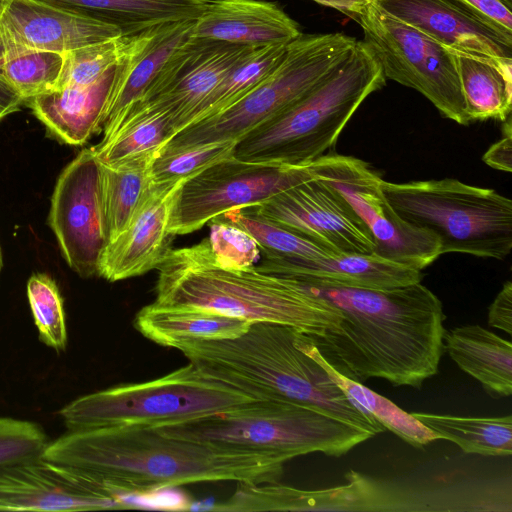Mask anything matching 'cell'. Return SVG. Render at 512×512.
<instances>
[{
	"label": "cell",
	"instance_id": "cell-22",
	"mask_svg": "<svg viewBox=\"0 0 512 512\" xmlns=\"http://www.w3.org/2000/svg\"><path fill=\"white\" fill-rule=\"evenodd\" d=\"M370 1L450 49L512 58L511 43L444 0Z\"/></svg>",
	"mask_w": 512,
	"mask_h": 512
},
{
	"label": "cell",
	"instance_id": "cell-36",
	"mask_svg": "<svg viewBox=\"0 0 512 512\" xmlns=\"http://www.w3.org/2000/svg\"><path fill=\"white\" fill-rule=\"evenodd\" d=\"M64 63V54L27 50L9 54L1 72L25 100L56 88Z\"/></svg>",
	"mask_w": 512,
	"mask_h": 512
},
{
	"label": "cell",
	"instance_id": "cell-40",
	"mask_svg": "<svg viewBox=\"0 0 512 512\" xmlns=\"http://www.w3.org/2000/svg\"><path fill=\"white\" fill-rule=\"evenodd\" d=\"M512 44L511 7L502 0H444Z\"/></svg>",
	"mask_w": 512,
	"mask_h": 512
},
{
	"label": "cell",
	"instance_id": "cell-43",
	"mask_svg": "<svg viewBox=\"0 0 512 512\" xmlns=\"http://www.w3.org/2000/svg\"><path fill=\"white\" fill-rule=\"evenodd\" d=\"M24 99L6 80L0 70V120L18 110Z\"/></svg>",
	"mask_w": 512,
	"mask_h": 512
},
{
	"label": "cell",
	"instance_id": "cell-26",
	"mask_svg": "<svg viewBox=\"0 0 512 512\" xmlns=\"http://www.w3.org/2000/svg\"><path fill=\"white\" fill-rule=\"evenodd\" d=\"M445 348L461 370L475 378L493 398L512 393V345L479 325L444 334Z\"/></svg>",
	"mask_w": 512,
	"mask_h": 512
},
{
	"label": "cell",
	"instance_id": "cell-33",
	"mask_svg": "<svg viewBox=\"0 0 512 512\" xmlns=\"http://www.w3.org/2000/svg\"><path fill=\"white\" fill-rule=\"evenodd\" d=\"M287 44L255 47L201 103L187 126L221 113L252 91L281 61Z\"/></svg>",
	"mask_w": 512,
	"mask_h": 512
},
{
	"label": "cell",
	"instance_id": "cell-3",
	"mask_svg": "<svg viewBox=\"0 0 512 512\" xmlns=\"http://www.w3.org/2000/svg\"><path fill=\"white\" fill-rule=\"evenodd\" d=\"M301 335L289 325L255 322L239 337L193 340L178 350L205 376L253 399L293 402L372 436L383 432L307 353Z\"/></svg>",
	"mask_w": 512,
	"mask_h": 512
},
{
	"label": "cell",
	"instance_id": "cell-46",
	"mask_svg": "<svg viewBox=\"0 0 512 512\" xmlns=\"http://www.w3.org/2000/svg\"><path fill=\"white\" fill-rule=\"evenodd\" d=\"M12 0H0V19Z\"/></svg>",
	"mask_w": 512,
	"mask_h": 512
},
{
	"label": "cell",
	"instance_id": "cell-32",
	"mask_svg": "<svg viewBox=\"0 0 512 512\" xmlns=\"http://www.w3.org/2000/svg\"><path fill=\"white\" fill-rule=\"evenodd\" d=\"M435 432L439 439L449 440L465 453L484 456L512 454V417H460L430 413H412Z\"/></svg>",
	"mask_w": 512,
	"mask_h": 512
},
{
	"label": "cell",
	"instance_id": "cell-17",
	"mask_svg": "<svg viewBox=\"0 0 512 512\" xmlns=\"http://www.w3.org/2000/svg\"><path fill=\"white\" fill-rule=\"evenodd\" d=\"M120 35L116 25L41 0H12L0 19L5 57L27 50L64 54Z\"/></svg>",
	"mask_w": 512,
	"mask_h": 512
},
{
	"label": "cell",
	"instance_id": "cell-9",
	"mask_svg": "<svg viewBox=\"0 0 512 512\" xmlns=\"http://www.w3.org/2000/svg\"><path fill=\"white\" fill-rule=\"evenodd\" d=\"M341 32L300 34L260 84L221 113L179 131L163 148L239 140L278 115L323 81L356 43Z\"/></svg>",
	"mask_w": 512,
	"mask_h": 512
},
{
	"label": "cell",
	"instance_id": "cell-11",
	"mask_svg": "<svg viewBox=\"0 0 512 512\" xmlns=\"http://www.w3.org/2000/svg\"><path fill=\"white\" fill-rule=\"evenodd\" d=\"M311 177L308 164L246 162L231 156L182 183L171 209L168 233H192L229 210L258 206Z\"/></svg>",
	"mask_w": 512,
	"mask_h": 512
},
{
	"label": "cell",
	"instance_id": "cell-12",
	"mask_svg": "<svg viewBox=\"0 0 512 512\" xmlns=\"http://www.w3.org/2000/svg\"><path fill=\"white\" fill-rule=\"evenodd\" d=\"M308 167L313 177L331 184L347 200L368 228L375 254L420 271L441 255L434 234L396 213L382 192V178L364 161L338 154L322 155Z\"/></svg>",
	"mask_w": 512,
	"mask_h": 512
},
{
	"label": "cell",
	"instance_id": "cell-38",
	"mask_svg": "<svg viewBox=\"0 0 512 512\" xmlns=\"http://www.w3.org/2000/svg\"><path fill=\"white\" fill-rule=\"evenodd\" d=\"M210 223L208 239L215 262L227 269L254 266L260 258L256 241L241 228L217 218Z\"/></svg>",
	"mask_w": 512,
	"mask_h": 512
},
{
	"label": "cell",
	"instance_id": "cell-10",
	"mask_svg": "<svg viewBox=\"0 0 512 512\" xmlns=\"http://www.w3.org/2000/svg\"><path fill=\"white\" fill-rule=\"evenodd\" d=\"M357 23L386 79L415 89L444 117L470 123L452 49L371 1Z\"/></svg>",
	"mask_w": 512,
	"mask_h": 512
},
{
	"label": "cell",
	"instance_id": "cell-14",
	"mask_svg": "<svg viewBox=\"0 0 512 512\" xmlns=\"http://www.w3.org/2000/svg\"><path fill=\"white\" fill-rule=\"evenodd\" d=\"M251 208L336 254L374 253L366 225L347 200L322 179L312 176Z\"/></svg>",
	"mask_w": 512,
	"mask_h": 512
},
{
	"label": "cell",
	"instance_id": "cell-8",
	"mask_svg": "<svg viewBox=\"0 0 512 512\" xmlns=\"http://www.w3.org/2000/svg\"><path fill=\"white\" fill-rule=\"evenodd\" d=\"M382 192L406 222L436 236L440 253L504 259L512 249V201L455 179L393 183Z\"/></svg>",
	"mask_w": 512,
	"mask_h": 512
},
{
	"label": "cell",
	"instance_id": "cell-20",
	"mask_svg": "<svg viewBox=\"0 0 512 512\" xmlns=\"http://www.w3.org/2000/svg\"><path fill=\"white\" fill-rule=\"evenodd\" d=\"M194 21L163 23L132 36L124 58L114 69L103 118V137L131 104L144 97L164 64L192 36Z\"/></svg>",
	"mask_w": 512,
	"mask_h": 512
},
{
	"label": "cell",
	"instance_id": "cell-28",
	"mask_svg": "<svg viewBox=\"0 0 512 512\" xmlns=\"http://www.w3.org/2000/svg\"><path fill=\"white\" fill-rule=\"evenodd\" d=\"M470 122L505 121L512 103V58L453 50Z\"/></svg>",
	"mask_w": 512,
	"mask_h": 512
},
{
	"label": "cell",
	"instance_id": "cell-24",
	"mask_svg": "<svg viewBox=\"0 0 512 512\" xmlns=\"http://www.w3.org/2000/svg\"><path fill=\"white\" fill-rule=\"evenodd\" d=\"M113 73L92 85L56 88L24 103L60 142L82 145L102 129Z\"/></svg>",
	"mask_w": 512,
	"mask_h": 512
},
{
	"label": "cell",
	"instance_id": "cell-5",
	"mask_svg": "<svg viewBox=\"0 0 512 512\" xmlns=\"http://www.w3.org/2000/svg\"><path fill=\"white\" fill-rule=\"evenodd\" d=\"M386 84L382 67L364 41L290 107L236 143L233 156L246 162L306 165L321 157L362 102Z\"/></svg>",
	"mask_w": 512,
	"mask_h": 512
},
{
	"label": "cell",
	"instance_id": "cell-44",
	"mask_svg": "<svg viewBox=\"0 0 512 512\" xmlns=\"http://www.w3.org/2000/svg\"><path fill=\"white\" fill-rule=\"evenodd\" d=\"M323 6L333 8L358 22L370 0H312Z\"/></svg>",
	"mask_w": 512,
	"mask_h": 512
},
{
	"label": "cell",
	"instance_id": "cell-29",
	"mask_svg": "<svg viewBox=\"0 0 512 512\" xmlns=\"http://www.w3.org/2000/svg\"><path fill=\"white\" fill-rule=\"evenodd\" d=\"M118 26L134 35L155 25L196 20L207 0H41Z\"/></svg>",
	"mask_w": 512,
	"mask_h": 512
},
{
	"label": "cell",
	"instance_id": "cell-27",
	"mask_svg": "<svg viewBox=\"0 0 512 512\" xmlns=\"http://www.w3.org/2000/svg\"><path fill=\"white\" fill-rule=\"evenodd\" d=\"M174 134L173 120L166 108L153 101L139 100L131 104L111 132L91 148L100 163L115 166L157 155Z\"/></svg>",
	"mask_w": 512,
	"mask_h": 512
},
{
	"label": "cell",
	"instance_id": "cell-41",
	"mask_svg": "<svg viewBox=\"0 0 512 512\" xmlns=\"http://www.w3.org/2000/svg\"><path fill=\"white\" fill-rule=\"evenodd\" d=\"M488 324L506 332H512V283L507 281L488 308Z\"/></svg>",
	"mask_w": 512,
	"mask_h": 512
},
{
	"label": "cell",
	"instance_id": "cell-6",
	"mask_svg": "<svg viewBox=\"0 0 512 512\" xmlns=\"http://www.w3.org/2000/svg\"><path fill=\"white\" fill-rule=\"evenodd\" d=\"M156 429L170 437L269 452L287 461L313 452L340 457L373 437L317 410L278 400H253Z\"/></svg>",
	"mask_w": 512,
	"mask_h": 512
},
{
	"label": "cell",
	"instance_id": "cell-19",
	"mask_svg": "<svg viewBox=\"0 0 512 512\" xmlns=\"http://www.w3.org/2000/svg\"><path fill=\"white\" fill-rule=\"evenodd\" d=\"M184 181L151 184L128 227L105 247L98 276L115 282L158 268L171 249L168 224Z\"/></svg>",
	"mask_w": 512,
	"mask_h": 512
},
{
	"label": "cell",
	"instance_id": "cell-37",
	"mask_svg": "<svg viewBox=\"0 0 512 512\" xmlns=\"http://www.w3.org/2000/svg\"><path fill=\"white\" fill-rule=\"evenodd\" d=\"M27 297L41 342L56 351L65 350L66 319L56 282L47 274H33L27 282Z\"/></svg>",
	"mask_w": 512,
	"mask_h": 512
},
{
	"label": "cell",
	"instance_id": "cell-1",
	"mask_svg": "<svg viewBox=\"0 0 512 512\" xmlns=\"http://www.w3.org/2000/svg\"><path fill=\"white\" fill-rule=\"evenodd\" d=\"M289 278L340 312L336 329L310 336L323 357L347 377L359 382L383 378L395 386L419 388L437 373L445 314L440 299L421 282L376 289Z\"/></svg>",
	"mask_w": 512,
	"mask_h": 512
},
{
	"label": "cell",
	"instance_id": "cell-42",
	"mask_svg": "<svg viewBox=\"0 0 512 512\" xmlns=\"http://www.w3.org/2000/svg\"><path fill=\"white\" fill-rule=\"evenodd\" d=\"M512 130L510 116L504 121L503 137L483 155V161L492 168L512 171Z\"/></svg>",
	"mask_w": 512,
	"mask_h": 512
},
{
	"label": "cell",
	"instance_id": "cell-47",
	"mask_svg": "<svg viewBox=\"0 0 512 512\" xmlns=\"http://www.w3.org/2000/svg\"><path fill=\"white\" fill-rule=\"evenodd\" d=\"M506 5H508L509 7L512 6V0H502Z\"/></svg>",
	"mask_w": 512,
	"mask_h": 512
},
{
	"label": "cell",
	"instance_id": "cell-13",
	"mask_svg": "<svg viewBox=\"0 0 512 512\" xmlns=\"http://www.w3.org/2000/svg\"><path fill=\"white\" fill-rule=\"evenodd\" d=\"M48 223L69 267L82 278L98 276L108 236L101 163L92 148L81 150L59 175Z\"/></svg>",
	"mask_w": 512,
	"mask_h": 512
},
{
	"label": "cell",
	"instance_id": "cell-30",
	"mask_svg": "<svg viewBox=\"0 0 512 512\" xmlns=\"http://www.w3.org/2000/svg\"><path fill=\"white\" fill-rule=\"evenodd\" d=\"M301 341L307 353L324 368L350 401L372 416L385 429L415 448H421L439 439L435 432L412 413L405 412L388 398L338 371L323 357L309 334L302 332Z\"/></svg>",
	"mask_w": 512,
	"mask_h": 512
},
{
	"label": "cell",
	"instance_id": "cell-31",
	"mask_svg": "<svg viewBox=\"0 0 512 512\" xmlns=\"http://www.w3.org/2000/svg\"><path fill=\"white\" fill-rule=\"evenodd\" d=\"M155 156L140 157L115 166L101 163L108 243L128 227L144 200L152 184L150 168Z\"/></svg>",
	"mask_w": 512,
	"mask_h": 512
},
{
	"label": "cell",
	"instance_id": "cell-48",
	"mask_svg": "<svg viewBox=\"0 0 512 512\" xmlns=\"http://www.w3.org/2000/svg\"><path fill=\"white\" fill-rule=\"evenodd\" d=\"M1 268H2V254H1V248H0V271H1Z\"/></svg>",
	"mask_w": 512,
	"mask_h": 512
},
{
	"label": "cell",
	"instance_id": "cell-7",
	"mask_svg": "<svg viewBox=\"0 0 512 512\" xmlns=\"http://www.w3.org/2000/svg\"><path fill=\"white\" fill-rule=\"evenodd\" d=\"M253 399L202 374L193 364L160 378L81 396L59 414L68 431L159 428L241 406Z\"/></svg>",
	"mask_w": 512,
	"mask_h": 512
},
{
	"label": "cell",
	"instance_id": "cell-23",
	"mask_svg": "<svg viewBox=\"0 0 512 512\" xmlns=\"http://www.w3.org/2000/svg\"><path fill=\"white\" fill-rule=\"evenodd\" d=\"M262 273L321 280L346 286L388 289L421 282L420 270L371 254H336L316 261L266 262Z\"/></svg>",
	"mask_w": 512,
	"mask_h": 512
},
{
	"label": "cell",
	"instance_id": "cell-45",
	"mask_svg": "<svg viewBox=\"0 0 512 512\" xmlns=\"http://www.w3.org/2000/svg\"><path fill=\"white\" fill-rule=\"evenodd\" d=\"M5 46H4V43L2 41V38L0 36V70L3 66V63L5 61Z\"/></svg>",
	"mask_w": 512,
	"mask_h": 512
},
{
	"label": "cell",
	"instance_id": "cell-18",
	"mask_svg": "<svg viewBox=\"0 0 512 512\" xmlns=\"http://www.w3.org/2000/svg\"><path fill=\"white\" fill-rule=\"evenodd\" d=\"M347 484L301 490L277 482L241 483L232 495L233 508L248 511H394L392 486L350 470Z\"/></svg>",
	"mask_w": 512,
	"mask_h": 512
},
{
	"label": "cell",
	"instance_id": "cell-25",
	"mask_svg": "<svg viewBox=\"0 0 512 512\" xmlns=\"http://www.w3.org/2000/svg\"><path fill=\"white\" fill-rule=\"evenodd\" d=\"M251 324L206 308L157 302L144 306L134 319L135 328L145 338L176 349L193 340L236 338Z\"/></svg>",
	"mask_w": 512,
	"mask_h": 512
},
{
	"label": "cell",
	"instance_id": "cell-35",
	"mask_svg": "<svg viewBox=\"0 0 512 512\" xmlns=\"http://www.w3.org/2000/svg\"><path fill=\"white\" fill-rule=\"evenodd\" d=\"M236 143L237 140H226L162 148L151 163V182L162 184L186 180L207 167L233 156Z\"/></svg>",
	"mask_w": 512,
	"mask_h": 512
},
{
	"label": "cell",
	"instance_id": "cell-21",
	"mask_svg": "<svg viewBox=\"0 0 512 512\" xmlns=\"http://www.w3.org/2000/svg\"><path fill=\"white\" fill-rule=\"evenodd\" d=\"M300 34L298 24L280 7L260 0L208 1L192 29L198 39L250 47L287 44Z\"/></svg>",
	"mask_w": 512,
	"mask_h": 512
},
{
	"label": "cell",
	"instance_id": "cell-34",
	"mask_svg": "<svg viewBox=\"0 0 512 512\" xmlns=\"http://www.w3.org/2000/svg\"><path fill=\"white\" fill-rule=\"evenodd\" d=\"M132 36L120 35L64 53L56 88L83 87L98 82L124 58Z\"/></svg>",
	"mask_w": 512,
	"mask_h": 512
},
{
	"label": "cell",
	"instance_id": "cell-2",
	"mask_svg": "<svg viewBox=\"0 0 512 512\" xmlns=\"http://www.w3.org/2000/svg\"><path fill=\"white\" fill-rule=\"evenodd\" d=\"M42 458L80 470L124 498L199 482H277L287 461L136 427L67 431L49 443Z\"/></svg>",
	"mask_w": 512,
	"mask_h": 512
},
{
	"label": "cell",
	"instance_id": "cell-4",
	"mask_svg": "<svg viewBox=\"0 0 512 512\" xmlns=\"http://www.w3.org/2000/svg\"><path fill=\"white\" fill-rule=\"evenodd\" d=\"M157 269V303L206 308L251 323L289 325L311 336L336 329L341 321L337 309L289 277L265 274L255 266H219L208 239L169 249Z\"/></svg>",
	"mask_w": 512,
	"mask_h": 512
},
{
	"label": "cell",
	"instance_id": "cell-16",
	"mask_svg": "<svg viewBox=\"0 0 512 512\" xmlns=\"http://www.w3.org/2000/svg\"><path fill=\"white\" fill-rule=\"evenodd\" d=\"M255 47L191 36L164 64L143 101L166 108L176 135L229 72Z\"/></svg>",
	"mask_w": 512,
	"mask_h": 512
},
{
	"label": "cell",
	"instance_id": "cell-39",
	"mask_svg": "<svg viewBox=\"0 0 512 512\" xmlns=\"http://www.w3.org/2000/svg\"><path fill=\"white\" fill-rule=\"evenodd\" d=\"M49 443L38 424L0 416V466L42 458Z\"/></svg>",
	"mask_w": 512,
	"mask_h": 512
},
{
	"label": "cell",
	"instance_id": "cell-15",
	"mask_svg": "<svg viewBox=\"0 0 512 512\" xmlns=\"http://www.w3.org/2000/svg\"><path fill=\"white\" fill-rule=\"evenodd\" d=\"M85 473L43 458L0 466V511L133 508Z\"/></svg>",
	"mask_w": 512,
	"mask_h": 512
}]
</instances>
